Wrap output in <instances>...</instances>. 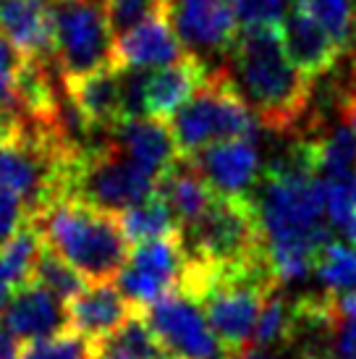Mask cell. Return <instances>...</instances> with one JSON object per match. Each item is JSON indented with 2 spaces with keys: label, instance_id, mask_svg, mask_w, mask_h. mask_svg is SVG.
<instances>
[{
  "label": "cell",
  "instance_id": "5bb4252c",
  "mask_svg": "<svg viewBox=\"0 0 356 359\" xmlns=\"http://www.w3.org/2000/svg\"><path fill=\"white\" fill-rule=\"evenodd\" d=\"M0 37L21 58L55 60L50 8L42 0H0Z\"/></svg>",
  "mask_w": 356,
  "mask_h": 359
},
{
  "label": "cell",
  "instance_id": "b9f144b4",
  "mask_svg": "<svg viewBox=\"0 0 356 359\" xmlns=\"http://www.w3.org/2000/svg\"><path fill=\"white\" fill-rule=\"evenodd\" d=\"M354 40H356V21H354Z\"/></svg>",
  "mask_w": 356,
  "mask_h": 359
},
{
  "label": "cell",
  "instance_id": "277c9868",
  "mask_svg": "<svg viewBox=\"0 0 356 359\" xmlns=\"http://www.w3.org/2000/svg\"><path fill=\"white\" fill-rule=\"evenodd\" d=\"M184 158L233 140H254L259 123L226 66L210 69L194 97L168 121Z\"/></svg>",
  "mask_w": 356,
  "mask_h": 359
},
{
  "label": "cell",
  "instance_id": "f35d334b",
  "mask_svg": "<svg viewBox=\"0 0 356 359\" xmlns=\"http://www.w3.org/2000/svg\"><path fill=\"white\" fill-rule=\"evenodd\" d=\"M351 92H356V58H354V66H351Z\"/></svg>",
  "mask_w": 356,
  "mask_h": 359
},
{
  "label": "cell",
  "instance_id": "30bf717a",
  "mask_svg": "<svg viewBox=\"0 0 356 359\" xmlns=\"http://www.w3.org/2000/svg\"><path fill=\"white\" fill-rule=\"evenodd\" d=\"M165 19L184 50L202 63L207 55L228 58L241 32L231 0H168Z\"/></svg>",
  "mask_w": 356,
  "mask_h": 359
},
{
  "label": "cell",
  "instance_id": "60d3db41",
  "mask_svg": "<svg viewBox=\"0 0 356 359\" xmlns=\"http://www.w3.org/2000/svg\"><path fill=\"white\" fill-rule=\"evenodd\" d=\"M92 359H113V357H92Z\"/></svg>",
  "mask_w": 356,
  "mask_h": 359
},
{
  "label": "cell",
  "instance_id": "f546056e",
  "mask_svg": "<svg viewBox=\"0 0 356 359\" xmlns=\"http://www.w3.org/2000/svg\"><path fill=\"white\" fill-rule=\"evenodd\" d=\"M29 223V210L13 191L0 189V250Z\"/></svg>",
  "mask_w": 356,
  "mask_h": 359
},
{
  "label": "cell",
  "instance_id": "74e56055",
  "mask_svg": "<svg viewBox=\"0 0 356 359\" xmlns=\"http://www.w3.org/2000/svg\"><path fill=\"white\" fill-rule=\"evenodd\" d=\"M346 236L351 239V244H356V218H354V223H351V229L346 231Z\"/></svg>",
  "mask_w": 356,
  "mask_h": 359
},
{
  "label": "cell",
  "instance_id": "8d00e7d4",
  "mask_svg": "<svg viewBox=\"0 0 356 359\" xmlns=\"http://www.w3.org/2000/svg\"><path fill=\"white\" fill-rule=\"evenodd\" d=\"M236 359H273V357H267L262 349H247V351H241Z\"/></svg>",
  "mask_w": 356,
  "mask_h": 359
},
{
  "label": "cell",
  "instance_id": "e0dca14e",
  "mask_svg": "<svg viewBox=\"0 0 356 359\" xmlns=\"http://www.w3.org/2000/svg\"><path fill=\"white\" fill-rule=\"evenodd\" d=\"M189 55L178 42L176 32L168 24L165 13L139 24L137 29L116 40V66L121 69H165L170 63Z\"/></svg>",
  "mask_w": 356,
  "mask_h": 359
},
{
  "label": "cell",
  "instance_id": "83f0119b",
  "mask_svg": "<svg viewBox=\"0 0 356 359\" xmlns=\"http://www.w3.org/2000/svg\"><path fill=\"white\" fill-rule=\"evenodd\" d=\"M165 6H168V0H105L110 29L116 34V40L129 34L131 29H137L139 24L163 16Z\"/></svg>",
  "mask_w": 356,
  "mask_h": 359
},
{
  "label": "cell",
  "instance_id": "d6a6232c",
  "mask_svg": "<svg viewBox=\"0 0 356 359\" xmlns=\"http://www.w3.org/2000/svg\"><path fill=\"white\" fill-rule=\"evenodd\" d=\"M21 66H24V58L11 48L8 42L0 37V84L13 79V76L21 71Z\"/></svg>",
  "mask_w": 356,
  "mask_h": 359
},
{
  "label": "cell",
  "instance_id": "8992f818",
  "mask_svg": "<svg viewBox=\"0 0 356 359\" xmlns=\"http://www.w3.org/2000/svg\"><path fill=\"white\" fill-rule=\"evenodd\" d=\"M155 191L158 179L131 163L110 137L71 160L66 200L84 202L110 215H123Z\"/></svg>",
  "mask_w": 356,
  "mask_h": 359
},
{
  "label": "cell",
  "instance_id": "d4e9b609",
  "mask_svg": "<svg viewBox=\"0 0 356 359\" xmlns=\"http://www.w3.org/2000/svg\"><path fill=\"white\" fill-rule=\"evenodd\" d=\"M32 280L40 283L42 289H48L55 299L66 302V304L87 289V280L81 278L66 259H60L55 252L48 250L45 241H42V250H40V255H37V259H34Z\"/></svg>",
  "mask_w": 356,
  "mask_h": 359
},
{
  "label": "cell",
  "instance_id": "3957f363",
  "mask_svg": "<svg viewBox=\"0 0 356 359\" xmlns=\"http://www.w3.org/2000/svg\"><path fill=\"white\" fill-rule=\"evenodd\" d=\"M29 223L37 229L45 247L84 280L110 283L121 276L131 257V241L118 215L95 210L76 200H58L34 212Z\"/></svg>",
  "mask_w": 356,
  "mask_h": 359
},
{
  "label": "cell",
  "instance_id": "52a82bcc",
  "mask_svg": "<svg viewBox=\"0 0 356 359\" xmlns=\"http://www.w3.org/2000/svg\"><path fill=\"white\" fill-rule=\"evenodd\" d=\"M48 8L55 66L66 84L116 66V34L110 29L105 0H55Z\"/></svg>",
  "mask_w": 356,
  "mask_h": 359
},
{
  "label": "cell",
  "instance_id": "e575fe53",
  "mask_svg": "<svg viewBox=\"0 0 356 359\" xmlns=\"http://www.w3.org/2000/svg\"><path fill=\"white\" fill-rule=\"evenodd\" d=\"M341 116H343V123L354 131V137H356V92H346V95H343Z\"/></svg>",
  "mask_w": 356,
  "mask_h": 359
},
{
  "label": "cell",
  "instance_id": "4316f807",
  "mask_svg": "<svg viewBox=\"0 0 356 359\" xmlns=\"http://www.w3.org/2000/svg\"><path fill=\"white\" fill-rule=\"evenodd\" d=\"M301 8L333 37V40L348 50L354 40L356 8L351 0H296Z\"/></svg>",
  "mask_w": 356,
  "mask_h": 359
},
{
  "label": "cell",
  "instance_id": "d590c367",
  "mask_svg": "<svg viewBox=\"0 0 356 359\" xmlns=\"http://www.w3.org/2000/svg\"><path fill=\"white\" fill-rule=\"evenodd\" d=\"M333 299H336V309L343 315V318L356 320V291L343 294V297H333Z\"/></svg>",
  "mask_w": 356,
  "mask_h": 359
},
{
  "label": "cell",
  "instance_id": "ab89813d",
  "mask_svg": "<svg viewBox=\"0 0 356 359\" xmlns=\"http://www.w3.org/2000/svg\"><path fill=\"white\" fill-rule=\"evenodd\" d=\"M301 359H333V357H301Z\"/></svg>",
  "mask_w": 356,
  "mask_h": 359
},
{
  "label": "cell",
  "instance_id": "ffe728a7",
  "mask_svg": "<svg viewBox=\"0 0 356 359\" xmlns=\"http://www.w3.org/2000/svg\"><path fill=\"white\" fill-rule=\"evenodd\" d=\"M158 194L168 202V208L173 210L181 229H186L194 220L202 218L210 205L215 202V197H218L215 191L210 189L207 181L199 176L194 163L184 158V155L173 163V168L168 173L160 176Z\"/></svg>",
  "mask_w": 356,
  "mask_h": 359
},
{
  "label": "cell",
  "instance_id": "9c48e42d",
  "mask_svg": "<svg viewBox=\"0 0 356 359\" xmlns=\"http://www.w3.org/2000/svg\"><path fill=\"white\" fill-rule=\"evenodd\" d=\"M186 265L189 257L181 233L137 244V250H131L129 262L123 265L118 276L121 297L139 312L152 307L181 289Z\"/></svg>",
  "mask_w": 356,
  "mask_h": 359
},
{
  "label": "cell",
  "instance_id": "6da1fadb",
  "mask_svg": "<svg viewBox=\"0 0 356 359\" xmlns=\"http://www.w3.org/2000/svg\"><path fill=\"white\" fill-rule=\"evenodd\" d=\"M254 208L265 257L278 280L291 283L315 270L320 252L333 236L312 134L294 137L286 155L265 165L254 191Z\"/></svg>",
  "mask_w": 356,
  "mask_h": 359
},
{
  "label": "cell",
  "instance_id": "cb8c5ba5",
  "mask_svg": "<svg viewBox=\"0 0 356 359\" xmlns=\"http://www.w3.org/2000/svg\"><path fill=\"white\" fill-rule=\"evenodd\" d=\"M315 273L330 297H343L356 291V244L330 241L317 257Z\"/></svg>",
  "mask_w": 356,
  "mask_h": 359
},
{
  "label": "cell",
  "instance_id": "d6986e66",
  "mask_svg": "<svg viewBox=\"0 0 356 359\" xmlns=\"http://www.w3.org/2000/svg\"><path fill=\"white\" fill-rule=\"evenodd\" d=\"M207 66L191 53L165 69H155L147 81V116L170 121L194 97V92L207 79Z\"/></svg>",
  "mask_w": 356,
  "mask_h": 359
},
{
  "label": "cell",
  "instance_id": "2e32d148",
  "mask_svg": "<svg viewBox=\"0 0 356 359\" xmlns=\"http://www.w3.org/2000/svg\"><path fill=\"white\" fill-rule=\"evenodd\" d=\"M66 90H69L71 100L95 137L105 140L123 123L118 66H110V69H102L92 76L71 81V84H66Z\"/></svg>",
  "mask_w": 356,
  "mask_h": 359
},
{
  "label": "cell",
  "instance_id": "5b68a950",
  "mask_svg": "<svg viewBox=\"0 0 356 359\" xmlns=\"http://www.w3.org/2000/svg\"><path fill=\"white\" fill-rule=\"evenodd\" d=\"M189 262L207 270H233L265 255L254 197H215L207 212L181 229Z\"/></svg>",
  "mask_w": 356,
  "mask_h": 359
},
{
  "label": "cell",
  "instance_id": "44dd1931",
  "mask_svg": "<svg viewBox=\"0 0 356 359\" xmlns=\"http://www.w3.org/2000/svg\"><path fill=\"white\" fill-rule=\"evenodd\" d=\"M92 357H113V359H170L165 346L155 336L144 312L134 309L118 328L108 333L105 339L89 344Z\"/></svg>",
  "mask_w": 356,
  "mask_h": 359
},
{
  "label": "cell",
  "instance_id": "1f68e13d",
  "mask_svg": "<svg viewBox=\"0 0 356 359\" xmlns=\"http://www.w3.org/2000/svg\"><path fill=\"white\" fill-rule=\"evenodd\" d=\"M330 357L333 359H356V320L338 318L333 341H330Z\"/></svg>",
  "mask_w": 356,
  "mask_h": 359
},
{
  "label": "cell",
  "instance_id": "7c38bea8",
  "mask_svg": "<svg viewBox=\"0 0 356 359\" xmlns=\"http://www.w3.org/2000/svg\"><path fill=\"white\" fill-rule=\"evenodd\" d=\"M278 27L286 55L307 79L333 71L338 58L346 53L299 3L283 11V19L278 21Z\"/></svg>",
  "mask_w": 356,
  "mask_h": 359
},
{
  "label": "cell",
  "instance_id": "8fae6325",
  "mask_svg": "<svg viewBox=\"0 0 356 359\" xmlns=\"http://www.w3.org/2000/svg\"><path fill=\"white\" fill-rule=\"evenodd\" d=\"M189 160L218 197H254L265 173L254 140L223 142Z\"/></svg>",
  "mask_w": 356,
  "mask_h": 359
},
{
  "label": "cell",
  "instance_id": "603a6c76",
  "mask_svg": "<svg viewBox=\"0 0 356 359\" xmlns=\"http://www.w3.org/2000/svg\"><path fill=\"white\" fill-rule=\"evenodd\" d=\"M317 173L325 181H351L356 176V137L346 123L315 134Z\"/></svg>",
  "mask_w": 356,
  "mask_h": 359
},
{
  "label": "cell",
  "instance_id": "9a60e30c",
  "mask_svg": "<svg viewBox=\"0 0 356 359\" xmlns=\"http://www.w3.org/2000/svg\"><path fill=\"white\" fill-rule=\"evenodd\" d=\"M110 140L131 163L144 168L160 181L163 173L173 168V163L181 158V150L176 144V137L170 131L168 121L160 118H139L126 121L110 134Z\"/></svg>",
  "mask_w": 356,
  "mask_h": 359
},
{
  "label": "cell",
  "instance_id": "ac0fdd59",
  "mask_svg": "<svg viewBox=\"0 0 356 359\" xmlns=\"http://www.w3.org/2000/svg\"><path fill=\"white\" fill-rule=\"evenodd\" d=\"M66 312L69 330L95 344L118 328L134 312V307L121 297V291L113 283H92L66 304Z\"/></svg>",
  "mask_w": 356,
  "mask_h": 359
},
{
  "label": "cell",
  "instance_id": "4dcf8cb0",
  "mask_svg": "<svg viewBox=\"0 0 356 359\" xmlns=\"http://www.w3.org/2000/svg\"><path fill=\"white\" fill-rule=\"evenodd\" d=\"M236 11L238 24L259 27V24H278L283 19V0H231Z\"/></svg>",
  "mask_w": 356,
  "mask_h": 359
},
{
  "label": "cell",
  "instance_id": "7a4b0ae2",
  "mask_svg": "<svg viewBox=\"0 0 356 359\" xmlns=\"http://www.w3.org/2000/svg\"><path fill=\"white\" fill-rule=\"evenodd\" d=\"M228 74L262 129L299 137L312 113V79L291 63L278 24L241 27Z\"/></svg>",
  "mask_w": 356,
  "mask_h": 359
},
{
  "label": "cell",
  "instance_id": "484cf974",
  "mask_svg": "<svg viewBox=\"0 0 356 359\" xmlns=\"http://www.w3.org/2000/svg\"><path fill=\"white\" fill-rule=\"evenodd\" d=\"M294 325H296V312H294V302L283 297V291L278 289L262 307V315L254 328V349H273L280 344H291L294 341Z\"/></svg>",
  "mask_w": 356,
  "mask_h": 359
},
{
  "label": "cell",
  "instance_id": "7402d4cb",
  "mask_svg": "<svg viewBox=\"0 0 356 359\" xmlns=\"http://www.w3.org/2000/svg\"><path fill=\"white\" fill-rule=\"evenodd\" d=\"M118 218L131 244L168 239V236H178L181 233V226H178L173 210L168 208V202L163 200L158 191L149 200L139 202L131 210H126Z\"/></svg>",
  "mask_w": 356,
  "mask_h": 359
},
{
  "label": "cell",
  "instance_id": "f1b7e54d",
  "mask_svg": "<svg viewBox=\"0 0 356 359\" xmlns=\"http://www.w3.org/2000/svg\"><path fill=\"white\" fill-rule=\"evenodd\" d=\"M19 359H92V349L89 341L76 336L74 330H66L60 336L29 344Z\"/></svg>",
  "mask_w": 356,
  "mask_h": 359
},
{
  "label": "cell",
  "instance_id": "836d02e7",
  "mask_svg": "<svg viewBox=\"0 0 356 359\" xmlns=\"http://www.w3.org/2000/svg\"><path fill=\"white\" fill-rule=\"evenodd\" d=\"M21 134H24V123H19L16 118H8V116L0 113V144L16 140Z\"/></svg>",
  "mask_w": 356,
  "mask_h": 359
},
{
  "label": "cell",
  "instance_id": "ba28073f",
  "mask_svg": "<svg viewBox=\"0 0 356 359\" xmlns=\"http://www.w3.org/2000/svg\"><path fill=\"white\" fill-rule=\"evenodd\" d=\"M142 312L170 359H236L210 328L202 307L184 291H173Z\"/></svg>",
  "mask_w": 356,
  "mask_h": 359
},
{
  "label": "cell",
  "instance_id": "4fadbf2b",
  "mask_svg": "<svg viewBox=\"0 0 356 359\" xmlns=\"http://www.w3.org/2000/svg\"><path fill=\"white\" fill-rule=\"evenodd\" d=\"M0 320L16 339L32 341V344L69 330V312L63 307V302L55 299L48 289H42L34 280L16 289Z\"/></svg>",
  "mask_w": 356,
  "mask_h": 359
}]
</instances>
